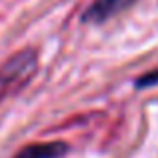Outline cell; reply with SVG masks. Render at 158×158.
<instances>
[{
    "label": "cell",
    "instance_id": "cell-1",
    "mask_svg": "<svg viewBox=\"0 0 158 158\" xmlns=\"http://www.w3.org/2000/svg\"><path fill=\"white\" fill-rule=\"evenodd\" d=\"M38 68V56L32 48L12 54L0 64V102L10 94L22 90Z\"/></svg>",
    "mask_w": 158,
    "mask_h": 158
},
{
    "label": "cell",
    "instance_id": "cell-2",
    "mask_svg": "<svg viewBox=\"0 0 158 158\" xmlns=\"http://www.w3.org/2000/svg\"><path fill=\"white\" fill-rule=\"evenodd\" d=\"M136 0H94L86 12L82 14V20L84 22H106L108 18L120 14L122 10H126L128 6H132Z\"/></svg>",
    "mask_w": 158,
    "mask_h": 158
},
{
    "label": "cell",
    "instance_id": "cell-3",
    "mask_svg": "<svg viewBox=\"0 0 158 158\" xmlns=\"http://www.w3.org/2000/svg\"><path fill=\"white\" fill-rule=\"evenodd\" d=\"M68 152L64 142H36L22 148L14 158H62Z\"/></svg>",
    "mask_w": 158,
    "mask_h": 158
},
{
    "label": "cell",
    "instance_id": "cell-4",
    "mask_svg": "<svg viewBox=\"0 0 158 158\" xmlns=\"http://www.w3.org/2000/svg\"><path fill=\"white\" fill-rule=\"evenodd\" d=\"M154 84H158V70L144 74V76H140L138 80H136V86H138V88H144V86H154Z\"/></svg>",
    "mask_w": 158,
    "mask_h": 158
}]
</instances>
